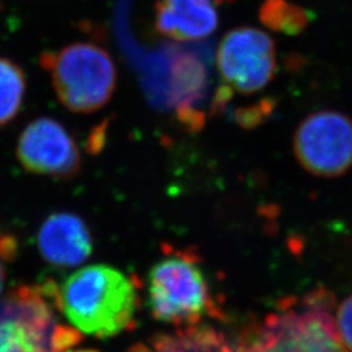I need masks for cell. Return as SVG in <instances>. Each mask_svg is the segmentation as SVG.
Segmentation results:
<instances>
[{
  "label": "cell",
  "mask_w": 352,
  "mask_h": 352,
  "mask_svg": "<svg viewBox=\"0 0 352 352\" xmlns=\"http://www.w3.org/2000/svg\"><path fill=\"white\" fill-rule=\"evenodd\" d=\"M52 302L78 330L110 338L132 327L138 309V289L124 273L109 265H91L64 280L47 283Z\"/></svg>",
  "instance_id": "cell-1"
},
{
  "label": "cell",
  "mask_w": 352,
  "mask_h": 352,
  "mask_svg": "<svg viewBox=\"0 0 352 352\" xmlns=\"http://www.w3.org/2000/svg\"><path fill=\"white\" fill-rule=\"evenodd\" d=\"M148 307L155 320L193 327L208 317H219L208 278L195 252L166 250L148 276Z\"/></svg>",
  "instance_id": "cell-2"
},
{
  "label": "cell",
  "mask_w": 352,
  "mask_h": 352,
  "mask_svg": "<svg viewBox=\"0 0 352 352\" xmlns=\"http://www.w3.org/2000/svg\"><path fill=\"white\" fill-rule=\"evenodd\" d=\"M58 100L69 111L91 113L113 98L118 75L110 52L91 42H75L39 58Z\"/></svg>",
  "instance_id": "cell-3"
},
{
  "label": "cell",
  "mask_w": 352,
  "mask_h": 352,
  "mask_svg": "<svg viewBox=\"0 0 352 352\" xmlns=\"http://www.w3.org/2000/svg\"><path fill=\"white\" fill-rule=\"evenodd\" d=\"M333 295L316 289L300 302L287 300L252 333L261 352H344L331 315Z\"/></svg>",
  "instance_id": "cell-4"
},
{
  "label": "cell",
  "mask_w": 352,
  "mask_h": 352,
  "mask_svg": "<svg viewBox=\"0 0 352 352\" xmlns=\"http://www.w3.org/2000/svg\"><path fill=\"white\" fill-rule=\"evenodd\" d=\"M294 153L305 171L337 177L352 167V119L324 110L308 115L295 131Z\"/></svg>",
  "instance_id": "cell-5"
},
{
  "label": "cell",
  "mask_w": 352,
  "mask_h": 352,
  "mask_svg": "<svg viewBox=\"0 0 352 352\" xmlns=\"http://www.w3.org/2000/svg\"><path fill=\"white\" fill-rule=\"evenodd\" d=\"M215 59L225 84L243 94L266 88L277 71L273 39L252 26L230 30L221 41Z\"/></svg>",
  "instance_id": "cell-6"
},
{
  "label": "cell",
  "mask_w": 352,
  "mask_h": 352,
  "mask_svg": "<svg viewBox=\"0 0 352 352\" xmlns=\"http://www.w3.org/2000/svg\"><path fill=\"white\" fill-rule=\"evenodd\" d=\"M17 160L28 173L69 180L81 170V153L72 135L52 118L29 123L17 141Z\"/></svg>",
  "instance_id": "cell-7"
},
{
  "label": "cell",
  "mask_w": 352,
  "mask_h": 352,
  "mask_svg": "<svg viewBox=\"0 0 352 352\" xmlns=\"http://www.w3.org/2000/svg\"><path fill=\"white\" fill-rule=\"evenodd\" d=\"M51 302L45 286L17 287L0 299V322L12 321L25 327L45 352H67L80 342L81 336L58 321Z\"/></svg>",
  "instance_id": "cell-8"
},
{
  "label": "cell",
  "mask_w": 352,
  "mask_h": 352,
  "mask_svg": "<svg viewBox=\"0 0 352 352\" xmlns=\"http://www.w3.org/2000/svg\"><path fill=\"white\" fill-rule=\"evenodd\" d=\"M38 250L54 266L72 267L87 261L93 252V239L85 221L77 214H51L39 227Z\"/></svg>",
  "instance_id": "cell-9"
},
{
  "label": "cell",
  "mask_w": 352,
  "mask_h": 352,
  "mask_svg": "<svg viewBox=\"0 0 352 352\" xmlns=\"http://www.w3.org/2000/svg\"><path fill=\"white\" fill-rule=\"evenodd\" d=\"M218 26L213 0H160L154 28L175 41H200L212 36Z\"/></svg>",
  "instance_id": "cell-10"
},
{
  "label": "cell",
  "mask_w": 352,
  "mask_h": 352,
  "mask_svg": "<svg viewBox=\"0 0 352 352\" xmlns=\"http://www.w3.org/2000/svg\"><path fill=\"white\" fill-rule=\"evenodd\" d=\"M210 76L205 60L192 51H177L168 64L167 98L175 113L199 110L209 91Z\"/></svg>",
  "instance_id": "cell-11"
},
{
  "label": "cell",
  "mask_w": 352,
  "mask_h": 352,
  "mask_svg": "<svg viewBox=\"0 0 352 352\" xmlns=\"http://www.w3.org/2000/svg\"><path fill=\"white\" fill-rule=\"evenodd\" d=\"M235 342L210 327H186L171 334H162L129 352H234Z\"/></svg>",
  "instance_id": "cell-12"
},
{
  "label": "cell",
  "mask_w": 352,
  "mask_h": 352,
  "mask_svg": "<svg viewBox=\"0 0 352 352\" xmlns=\"http://www.w3.org/2000/svg\"><path fill=\"white\" fill-rule=\"evenodd\" d=\"M263 25L286 36H299L311 21V14L289 0H265L258 11Z\"/></svg>",
  "instance_id": "cell-13"
},
{
  "label": "cell",
  "mask_w": 352,
  "mask_h": 352,
  "mask_svg": "<svg viewBox=\"0 0 352 352\" xmlns=\"http://www.w3.org/2000/svg\"><path fill=\"white\" fill-rule=\"evenodd\" d=\"M26 91L23 68L11 59L0 58V126H7L21 110Z\"/></svg>",
  "instance_id": "cell-14"
},
{
  "label": "cell",
  "mask_w": 352,
  "mask_h": 352,
  "mask_svg": "<svg viewBox=\"0 0 352 352\" xmlns=\"http://www.w3.org/2000/svg\"><path fill=\"white\" fill-rule=\"evenodd\" d=\"M0 352H45L37 338L25 327L0 322Z\"/></svg>",
  "instance_id": "cell-15"
},
{
  "label": "cell",
  "mask_w": 352,
  "mask_h": 352,
  "mask_svg": "<svg viewBox=\"0 0 352 352\" xmlns=\"http://www.w3.org/2000/svg\"><path fill=\"white\" fill-rule=\"evenodd\" d=\"M277 101L273 98H264L251 104L241 106L232 111V120L244 129H253L265 123L274 111Z\"/></svg>",
  "instance_id": "cell-16"
},
{
  "label": "cell",
  "mask_w": 352,
  "mask_h": 352,
  "mask_svg": "<svg viewBox=\"0 0 352 352\" xmlns=\"http://www.w3.org/2000/svg\"><path fill=\"white\" fill-rule=\"evenodd\" d=\"M17 248L19 243L16 236L7 231L0 230V296L6 286L8 265L14 260L17 254Z\"/></svg>",
  "instance_id": "cell-17"
},
{
  "label": "cell",
  "mask_w": 352,
  "mask_h": 352,
  "mask_svg": "<svg viewBox=\"0 0 352 352\" xmlns=\"http://www.w3.org/2000/svg\"><path fill=\"white\" fill-rule=\"evenodd\" d=\"M340 338L352 352V295L340 305L338 312Z\"/></svg>",
  "instance_id": "cell-18"
},
{
  "label": "cell",
  "mask_w": 352,
  "mask_h": 352,
  "mask_svg": "<svg viewBox=\"0 0 352 352\" xmlns=\"http://www.w3.org/2000/svg\"><path fill=\"white\" fill-rule=\"evenodd\" d=\"M234 352H261L257 342L253 337L252 329H248L240 334L239 338L235 340V351Z\"/></svg>",
  "instance_id": "cell-19"
},
{
  "label": "cell",
  "mask_w": 352,
  "mask_h": 352,
  "mask_svg": "<svg viewBox=\"0 0 352 352\" xmlns=\"http://www.w3.org/2000/svg\"><path fill=\"white\" fill-rule=\"evenodd\" d=\"M67 352H98L96 351V350H88V349H85V350H75V351H72V350H68Z\"/></svg>",
  "instance_id": "cell-20"
}]
</instances>
